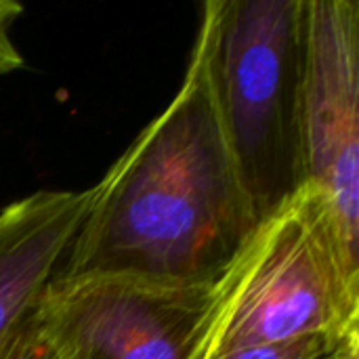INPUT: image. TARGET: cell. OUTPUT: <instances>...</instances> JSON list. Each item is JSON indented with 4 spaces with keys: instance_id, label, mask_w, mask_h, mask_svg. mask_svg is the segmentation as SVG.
Returning a JSON list of instances; mask_svg holds the SVG:
<instances>
[{
    "instance_id": "obj_1",
    "label": "cell",
    "mask_w": 359,
    "mask_h": 359,
    "mask_svg": "<svg viewBox=\"0 0 359 359\" xmlns=\"http://www.w3.org/2000/svg\"><path fill=\"white\" fill-rule=\"evenodd\" d=\"M215 38L206 0L179 93L95 185L55 276L215 284L248 242L259 221L217 101Z\"/></svg>"
},
{
    "instance_id": "obj_2",
    "label": "cell",
    "mask_w": 359,
    "mask_h": 359,
    "mask_svg": "<svg viewBox=\"0 0 359 359\" xmlns=\"http://www.w3.org/2000/svg\"><path fill=\"white\" fill-rule=\"evenodd\" d=\"M299 339H326L330 359L359 355V263L311 183L257 225L215 282L198 359Z\"/></svg>"
},
{
    "instance_id": "obj_3",
    "label": "cell",
    "mask_w": 359,
    "mask_h": 359,
    "mask_svg": "<svg viewBox=\"0 0 359 359\" xmlns=\"http://www.w3.org/2000/svg\"><path fill=\"white\" fill-rule=\"evenodd\" d=\"M305 0H217V101L257 221L305 185Z\"/></svg>"
},
{
    "instance_id": "obj_4",
    "label": "cell",
    "mask_w": 359,
    "mask_h": 359,
    "mask_svg": "<svg viewBox=\"0 0 359 359\" xmlns=\"http://www.w3.org/2000/svg\"><path fill=\"white\" fill-rule=\"evenodd\" d=\"M215 284L55 276L36 301L61 359H198Z\"/></svg>"
},
{
    "instance_id": "obj_5",
    "label": "cell",
    "mask_w": 359,
    "mask_h": 359,
    "mask_svg": "<svg viewBox=\"0 0 359 359\" xmlns=\"http://www.w3.org/2000/svg\"><path fill=\"white\" fill-rule=\"evenodd\" d=\"M359 2L305 0V183L322 191L359 263Z\"/></svg>"
},
{
    "instance_id": "obj_6",
    "label": "cell",
    "mask_w": 359,
    "mask_h": 359,
    "mask_svg": "<svg viewBox=\"0 0 359 359\" xmlns=\"http://www.w3.org/2000/svg\"><path fill=\"white\" fill-rule=\"evenodd\" d=\"M95 200V185L42 189L0 210V347L55 278Z\"/></svg>"
},
{
    "instance_id": "obj_7",
    "label": "cell",
    "mask_w": 359,
    "mask_h": 359,
    "mask_svg": "<svg viewBox=\"0 0 359 359\" xmlns=\"http://www.w3.org/2000/svg\"><path fill=\"white\" fill-rule=\"evenodd\" d=\"M0 359H61L36 313V305L0 347Z\"/></svg>"
},
{
    "instance_id": "obj_8",
    "label": "cell",
    "mask_w": 359,
    "mask_h": 359,
    "mask_svg": "<svg viewBox=\"0 0 359 359\" xmlns=\"http://www.w3.org/2000/svg\"><path fill=\"white\" fill-rule=\"evenodd\" d=\"M332 347L326 339H299L276 345L238 349L210 359H330Z\"/></svg>"
},
{
    "instance_id": "obj_9",
    "label": "cell",
    "mask_w": 359,
    "mask_h": 359,
    "mask_svg": "<svg viewBox=\"0 0 359 359\" xmlns=\"http://www.w3.org/2000/svg\"><path fill=\"white\" fill-rule=\"evenodd\" d=\"M23 13L19 2L0 0V76L13 74L23 67V57L11 38V27Z\"/></svg>"
}]
</instances>
